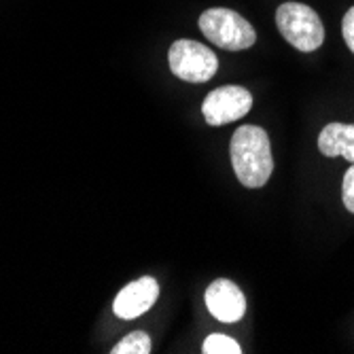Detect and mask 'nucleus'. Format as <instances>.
Here are the masks:
<instances>
[{
    "instance_id": "f257e3e1",
    "label": "nucleus",
    "mask_w": 354,
    "mask_h": 354,
    "mask_svg": "<svg viewBox=\"0 0 354 354\" xmlns=\"http://www.w3.org/2000/svg\"><path fill=\"white\" fill-rule=\"evenodd\" d=\"M232 166L238 180L248 189L263 187L274 172L270 136L259 125H242L232 136Z\"/></svg>"
},
{
    "instance_id": "f03ea898",
    "label": "nucleus",
    "mask_w": 354,
    "mask_h": 354,
    "mask_svg": "<svg viewBox=\"0 0 354 354\" xmlns=\"http://www.w3.org/2000/svg\"><path fill=\"white\" fill-rule=\"evenodd\" d=\"M276 26L282 39L304 53L316 51L325 41L323 21H320L314 9L301 3L280 5L276 11Z\"/></svg>"
},
{
    "instance_id": "7ed1b4c3",
    "label": "nucleus",
    "mask_w": 354,
    "mask_h": 354,
    "mask_svg": "<svg viewBox=\"0 0 354 354\" xmlns=\"http://www.w3.org/2000/svg\"><path fill=\"white\" fill-rule=\"evenodd\" d=\"M202 35L227 51H242L254 45L257 32L254 28L232 9H208L200 15Z\"/></svg>"
},
{
    "instance_id": "20e7f679",
    "label": "nucleus",
    "mask_w": 354,
    "mask_h": 354,
    "mask_svg": "<svg viewBox=\"0 0 354 354\" xmlns=\"http://www.w3.org/2000/svg\"><path fill=\"white\" fill-rule=\"evenodd\" d=\"M168 59L170 71L187 83H206L218 71V59L214 51L189 39L172 43Z\"/></svg>"
},
{
    "instance_id": "39448f33",
    "label": "nucleus",
    "mask_w": 354,
    "mask_h": 354,
    "mask_svg": "<svg viewBox=\"0 0 354 354\" xmlns=\"http://www.w3.org/2000/svg\"><path fill=\"white\" fill-rule=\"evenodd\" d=\"M252 109V95L240 85H223L206 95L202 115L208 125H225L242 119Z\"/></svg>"
},
{
    "instance_id": "423d86ee",
    "label": "nucleus",
    "mask_w": 354,
    "mask_h": 354,
    "mask_svg": "<svg viewBox=\"0 0 354 354\" xmlns=\"http://www.w3.org/2000/svg\"><path fill=\"white\" fill-rule=\"evenodd\" d=\"M159 297V284L151 276H142L127 286H123L117 293L113 301V312L123 318V320H132L149 312Z\"/></svg>"
},
{
    "instance_id": "0eeeda50",
    "label": "nucleus",
    "mask_w": 354,
    "mask_h": 354,
    "mask_svg": "<svg viewBox=\"0 0 354 354\" xmlns=\"http://www.w3.org/2000/svg\"><path fill=\"white\" fill-rule=\"evenodd\" d=\"M206 308L221 323H238L246 312V297L236 282L218 278L206 288Z\"/></svg>"
},
{
    "instance_id": "6e6552de",
    "label": "nucleus",
    "mask_w": 354,
    "mask_h": 354,
    "mask_svg": "<svg viewBox=\"0 0 354 354\" xmlns=\"http://www.w3.org/2000/svg\"><path fill=\"white\" fill-rule=\"evenodd\" d=\"M318 149L325 157H344L354 164V123H329L320 130Z\"/></svg>"
},
{
    "instance_id": "1a4fd4ad",
    "label": "nucleus",
    "mask_w": 354,
    "mask_h": 354,
    "mask_svg": "<svg viewBox=\"0 0 354 354\" xmlns=\"http://www.w3.org/2000/svg\"><path fill=\"white\" fill-rule=\"evenodd\" d=\"M111 352L113 354H149L151 337L145 331H134L130 335H125Z\"/></svg>"
},
{
    "instance_id": "9d476101",
    "label": "nucleus",
    "mask_w": 354,
    "mask_h": 354,
    "mask_svg": "<svg viewBox=\"0 0 354 354\" xmlns=\"http://www.w3.org/2000/svg\"><path fill=\"white\" fill-rule=\"evenodd\" d=\"M204 354H240L242 348L236 339L227 337V335H221V333H212L206 337L204 346H202Z\"/></svg>"
},
{
    "instance_id": "9b49d317",
    "label": "nucleus",
    "mask_w": 354,
    "mask_h": 354,
    "mask_svg": "<svg viewBox=\"0 0 354 354\" xmlns=\"http://www.w3.org/2000/svg\"><path fill=\"white\" fill-rule=\"evenodd\" d=\"M342 200L344 206L348 208V212L354 214V164L348 168V172L344 174V183H342Z\"/></svg>"
},
{
    "instance_id": "f8f14e48",
    "label": "nucleus",
    "mask_w": 354,
    "mask_h": 354,
    "mask_svg": "<svg viewBox=\"0 0 354 354\" xmlns=\"http://www.w3.org/2000/svg\"><path fill=\"white\" fill-rule=\"evenodd\" d=\"M342 35H344V41H346L348 49L354 53V7L344 15V21H342Z\"/></svg>"
}]
</instances>
